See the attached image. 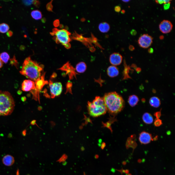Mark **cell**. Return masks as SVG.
I'll return each mask as SVG.
<instances>
[{
  "label": "cell",
  "mask_w": 175,
  "mask_h": 175,
  "mask_svg": "<svg viewBox=\"0 0 175 175\" xmlns=\"http://www.w3.org/2000/svg\"><path fill=\"white\" fill-rule=\"evenodd\" d=\"M43 67L30 57L24 60L20 73L32 81H36L40 78Z\"/></svg>",
  "instance_id": "obj_1"
},
{
  "label": "cell",
  "mask_w": 175,
  "mask_h": 175,
  "mask_svg": "<svg viewBox=\"0 0 175 175\" xmlns=\"http://www.w3.org/2000/svg\"><path fill=\"white\" fill-rule=\"evenodd\" d=\"M103 98L107 111L112 114H117L121 111L124 105L122 97L116 92L105 94Z\"/></svg>",
  "instance_id": "obj_2"
},
{
  "label": "cell",
  "mask_w": 175,
  "mask_h": 175,
  "mask_svg": "<svg viewBox=\"0 0 175 175\" xmlns=\"http://www.w3.org/2000/svg\"><path fill=\"white\" fill-rule=\"evenodd\" d=\"M15 106L13 98L8 92L0 91V116L10 114Z\"/></svg>",
  "instance_id": "obj_3"
},
{
  "label": "cell",
  "mask_w": 175,
  "mask_h": 175,
  "mask_svg": "<svg viewBox=\"0 0 175 175\" xmlns=\"http://www.w3.org/2000/svg\"><path fill=\"white\" fill-rule=\"evenodd\" d=\"M87 108L89 114L94 117L104 115L107 111L103 98L98 96L92 102H88Z\"/></svg>",
  "instance_id": "obj_4"
},
{
  "label": "cell",
  "mask_w": 175,
  "mask_h": 175,
  "mask_svg": "<svg viewBox=\"0 0 175 175\" xmlns=\"http://www.w3.org/2000/svg\"><path fill=\"white\" fill-rule=\"evenodd\" d=\"M52 35H55L56 36L54 39L57 43H60L64 46L66 45L70 41L69 35L70 33L65 29L59 30L56 28L53 29Z\"/></svg>",
  "instance_id": "obj_5"
},
{
  "label": "cell",
  "mask_w": 175,
  "mask_h": 175,
  "mask_svg": "<svg viewBox=\"0 0 175 175\" xmlns=\"http://www.w3.org/2000/svg\"><path fill=\"white\" fill-rule=\"evenodd\" d=\"M153 38L147 34H144L139 38L138 43L141 47L144 48L150 46L153 42Z\"/></svg>",
  "instance_id": "obj_6"
},
{
  "label": "cell",
  "mask_w": 175,
  "mask_h": 175,
  "mask_svg": "<svg viewBox=\"0 0 175 175\" xmlns=\"http://www.w3.org/2000/svg\"><path fill=\"white\" fill-rule=\"evenodd\" d=\"M49 86L51 97L52 98L60 95L62 91V85L60 82L53 83L50 81Z\"/></svg>",
  "instance_id": "obj_7"
},
{
  "label": "cell",
  "mask_w": 175,
  "mask_h": 175,
  "mask_svg": "<svg viewBox=\"0 0 175 175\" xmlns=\"http://www.w3.org/2000/svg\"><path fill=\"white\" fill-rule=\"evenodd\" d=\"M173 27V25L170 21L165 20L161 22L159 25L160 30L164 34H167L170 32Z\"/></svg>",
  "instance_id": "obj_8"
},
{
  "label": "cell",
  "mask_w": 175,
  "mask_h": 175,
  "mask_svg": "<svg viewBox=\"0 0 175 175\" xmlns=\"http://www.w3.org/2000/svg\"><path fill=\"white\" fill-rule=\"evenodd\" d=\"M22 90L24 91H32L34 90H36L35 82L30 80H25L22 84Z\"/></svg>",
  "instance_id": "obj_9"
},
{
  "label": "cell",
  "mask_w": 175,
  "mask_h": 175,
  "mask_svg": "<svg viewBox=\"0 0 175 175\" xmlns=\"http://www.w3.org/2000/svg\"><path fill=\"white\" fill-rule=\"evenodd\" d=\"M122 56L118 53H114L111 54L109 57L110 63L113 66L118 65L121 64L122 60Z\"/></svg>",
  "instance_id": "obj_10"
},
{
  "label": "cell",
  "mask_w": 175,
  "mask_h": 175,
  "mask_svg": "<svg viewBox=\"0 0 175 175\" xmlns=\"http://www.w3.org/2000/svg\"><path fill=\"white\" fill-rule=\"evenodd\" d=\"M152 139L151 134L148 132L144 131L141 132L140 134L139 140L142 144H148Z\"/></svg>",
  "instance_id": "obj_11"
},
{
  "label": "cell",
  "mask_w": 175,
  "mask_h": 175,
  "mask_svg": "<svg viewBox=\"0 0 175 175\" xmlns=\"http://www.w3.org/2000/svg\"><path fill=\"white\" fill-rule=\"evenodd\" d=\"M3 163L7 166H10L14 163L15 159L12 156L10 155H7L3 157L2 159Z\"/></svg>",
  "instance_id": "obj_12"
},
{
  "label": "cell",
  "mask_w": 175,
  "mask_h": 175,
  "mask_svg": "<svg viewBox=\"0 0 175 175\" xmlns=\"http://www.w3.org/2000/svg\"><path fill=\"white\" fill-rule=\"evenodd\" d=\"M107 73L109 76L111 77H114L118 75L119 71L117 67L113 65L108 67L107 70Z\"/></svg>",
  "instance_id": "obj_13"
},
{
  "label": "cell",
  "mask_w": 175,
  "mask_h": 175,
  "mask_svg": "<svg viewBox=\"0 0 175 175\" xmlns=\"http://www.w3.org/2000/svg\"><path fill=\"white\" fill-rule=\"evenodd\" d=\"M139 101L138 97L136 95H132L129 96L128 102L129 105L131 107L136 105Z\"/></svg>",
  "instance_id": "obj_14"
},
{
  "label": "cell",
  "mask_w": 175,
  "mask_h": 175,
  "mask_svg": "<svg viewBox=\"0 0 175 175\" xmlns=\"http://www.w3.org/2000/svg\"><path fill=\"white\" fill-rule=\"evenodd\" d=\"M142 119L144 122L147 124H150L153 121L152 116L148 113H145L143 114Z\"/></svg>",
  "instance_id": "obj_15"
},
{
  "label": "cell",
  "mask_w": 175,
  "mask_h": 175,
  "mask_svg": "<svg viewBox=\"0 0 175 175\" xmlns=\"http://www.w3.org/2000/svg\"><path fill=\"white\" fill-rule=\"evenodd\" d=\"M149 104L152 106L155 107H159L160 104V101L159 99L156 96L151 97L149 101Z\"/></svg>",
  "instance_id": "obj_16"
},
{
  "label": "cell",
  "mask_w": 175,
  "mask_h": 175,
  "mask_svg": "<svg viewBox=\"0 0 175 175\" xmlns=\"http://www.w3.org/2000/svg\"><path fill=\"white\" fill-rule=\"evenodd\" d=\"M98 28L100 31L102 33H106L110 29V26L109 24L106 22H103L100 23Z\"/></svg>",
  "instance_id": "obj_17"
},
{
  "label": "cell",
  "mask_w": 175,
  "mask_h": 175,
  "mask_svg": "<svg viewBox=\"0 0 175 175\" xmlns=\"http://www.w3.org/2000/svg\"><path fill=\"white\" fill-rule=\"evenodd\" d=\"M76 70L79 73H82L84 72L87 68V66L84 62H80L78 63L76 65Z\"/></svg>",
  "instance_id": "obj_18"
},
{
  "label": "cell",
  "mask_w": 175,
  "mask_h": 175,
  "mask_svg": "<svg viewBox=\"0 0 175 175\" xmlns=\"http://www.w3.org/2000/svg\"><path fill=\"white\" fill-rule=\"evenodd\" d=\"M31 16L34 19L38 20L41 19L42 17L41 12L38 10H34L31 13Z\"/></svg>",
  "instance_id": "obj_19"
},
{
  "label": "cell",
  "mask_w": 175,
  "mask_h": 175,
  "mask_svg": "<svg viewBox=\"0 0 175 175\" xmlns=\"http://www.w3.org/2000/svg\"><path fill=\"white\" fill-rule=\"evenodd\" d=\"M9 58V56L7 52H3L0 54V59L5 63H7Z\"/></svg>",
  "instance_id": "obj_20"
},
{
  "label": "cell",
  "mask_w": 175,
  "mask_h": 175,
  "mask_svg": "<svg viewBox=\"0 0 175 175\" xmlns=\"http://www.w3.org/2000/svg\"><path fill=\"white\" fill-rule=\"evenodd\" d=\"M9 27L7 24L3 23L0 24V32L5 33L7 32L9 29Z\"/></svg>",
  "instance_id": "obj_21"
},
{
  "label": "cell",
  "mask_w": 175,
  "mask_h": 175,
  "mask_svg": "<svg viewBox=\"0 0 175 175\" xmlns=\"http://www.w3.org/2000/svg\"><path fill=\"white\" fill-rule=\"evenodd\" d=\"M162 121L159 119H157L155 120L154 124L156 126H158L161 124Z\"/></svg>",
  "instance_id": "obj_22"
},
{
  "label": "cell",
  "mask_w": 175,
  "mask_h": 175,
  "mask_svg": "<svg viewBox=\"0 0 175 175\" xmlns=\"http://www.w3.org/2000/svg\"><path fill=\"white\" fill-rule=\"evenodd\" d=\"M33 1L34 0H23V2L25 5L28 6L33 3Z\"/></svg>",
  "instance_id": "obj_23"
},
{
  "label": "cell",
  "mask_w": 175,
  "mask_h": 175,
  "mask_svg": "<svg viewBox=\"0 0 175 175\" xmlns=\"http://www.w3.org/2000/svg\"><path fill=\"white\" fill-rule=\"evenodd\" d=\"M67 156L65 154H63L58 160L60 162L65 161L67 158Z\"/></svg>",
  "instance_id": "obj_24"
},
{
  "label": "cell",
  "mask_w": 175,
  "mask_h": 175,
  "mask_svg": "<svg viewBox=\"0 0 175 175\" xmlns=\"http://www.w3.org/2000/svg\"><path fill=\"white\" fill-rule=\"evenodd\" d=\"M46 8L49 11H52V2H50L47 4Z\"/></svg>",
  "instance_id": "obj_25"
},
{
  "label": "cell",
  "mask_w": 175,
  "mask_h": 175,
  "mask_svg": "<svg viewBox=\"0 0 175 175\" xmlns=\"http://www.w3.org/2000/svg\"><path fill=\"white\" fill-rule=\"evenodd\" d=\"M171 3L164 4V9L165 10H167L170 7Z\"/></svg>",
  "instance_id": "obj_26"
},
{
  "label": "cell",
  "mask_w": 175,
  "mask_h": 175,
  "mask_svg": "<svg viewBox=\"0 0 175 175\" xmlns=\"http://www.w3.org/2000/svg\"><path fill=\"white\" fill-rule=\"evenodd\" d=\"M59 24V21L58 20H55L53 22V25L55 27H58Z\"/></svg>",
  "instance_id": "obj_27"
},
{
  "label": "cell",
  "mask_w": 175,
  "mask_h": 175,
  "mask_svg": "<svg viewBox=\"0 0 175 175\" xmlns=\"http://www.w3.org/2000/svg\"><path fill=\"white\" fill-rule=\"evenodd\" d=\"M115 11L117 12H120L121 10V8L120 7L118 6H117L115 7L114 8Z\"/></svg>",
  "instance_id": "obj_28"
},
{
  "label": "cell",
  "mask_w": 175,
  "mask_h": 175,
  "mask_svg": "<svg viewBox=\"0 0 175 175\" xmlns=\"http://www.w3.org/2000/svg\"><path fill=\"white\" fill-rule=\"evenodd\" d=\"M33 3L35 6L38 7L39 6L40 4L38 0H34Z\"/></svg>",
  "instance_id": "obj_29"
},
{
  "label": "cell",
  "mask_w": 175,
  "mask_h": 175,
  "mask_svg": "<svg viewBox=\"0 0 175 175\" xmlns=\"http://www.w3.org/2000/svg\"><path fill=\"white\" fill-rule=\"evenodd\" d=\"M131 34L132 35H136L137 34L136 31L134 29H132L130 32Z\"/></svg>",
  "instance_id": "obj_30"
},
{
  "label": "cell",
  "mask_w": 175,
  "mask_h": 175,
  "mask_svg": "<svg viewBox=\"0 0 175 175\" xmlns=\"http://www.w3.org/2000/svg\"><path fill=\"white\" fill-rule=\"evenodd\" d=\"M155 115L157 119H159L161 115V113L160 112H157L155 113Z\"/></svg>",
  "instance_id": "obj_31"
},
{
  "label": "cell",
  "mask_w": 175,
  "mask_h": 175,
  "mask_svg": "<svg viewBox=\"0 0 175 175\" xmlns=\"http://www.w3.org/2000/svg\"><path fill=\"white\" fill-rule=\"evenodd\" d=\"M155 2L157 3L160 4H162L164 3V0H156Z\"/></svg>",
  "instance_id": "obj_32"
},
{
  "label": "cell",
  "mask_w": 175,
  "mask_h": 175,
  "mask_svg": "<svg viewBox=\"0 0 175 175\" xmlns=\"http://www.w3.org/2000/svg\"><path fill=\"white\" fill-rule=\"evenodd\" d=\"M13 34V32L12 31H8L7 33V35L8 37H10Z\"/></svg>",
  "instance_id": "obj_33"
},
{
  "label": "cell",
  "mask_w": 175,
  "mask_h": 175,
  "mask_svg": "<svg viewBox=\"0 0 175 175\" xmlns=\"http://www.w3.org/2000/svg\"><path fill=\"white\" fill-rule=\"evenodd\" d=\"M129 49L130 51H133L134 50L135 48L133 45H130L129 46Z\"/></svg>",
  "instance_id": "obj_34"
},
{
  "label": "cell",
  "mask_w": 175,
  "mask_h": 175,
  "mask_svg": "<svg viewBox=\"0 0 175 175\" xmlns=\"http://www.w3.org/2000/svg\"><path fill=\"white\" fill-rule=\"evenodd\" d=\"M154 51L153 49L151 48H149L148 50V52L150 53H152Z\"/></svg>",
  "instance_id": "obj_35"
},
{
  "label": "cell",
  "mask_w": 175,
  "mask_h": 175,
  "mask_svg": "<svg viewBox=\"0 0 175 175\" xmlns=\"http://www.w3.org/2000/svg\"><path fill=\"white\" fill-rule=\"evenodd\" d=\"M67 49L69 48L70 47V44L69 43L64 46Z\"/></svg>",
  "instance_id": "obj_36"
},
{
  "label": "cell",
  "mask_w": 175,
  "mask_h": 175,
  "mask_svg": "<svg viewBox=\"0 0 175 175\" xmlns=\"http://www.w3.org/2000/svg\"><path fill=\"white\" fill-rule=\"evenodd\" d=\"M3 65V62L0 59V68H1Z\"/></svg>",
  "instance_id": "obj_37"
},
{
  "label": "cell",
  "mask_w": 175,
  "mask_h": 175,
  "mask_svg": "<svg viewBox=\"0 0 175 175\" xmlns=\"http://www.w3.org/2000/svg\"><path fill=\"white\" fill-rule=\"evenodd\" d=\"M21 99L23 101H24L26 100V98L25 97H22L21 98Z\"/></svg>",
  "instance_id": "obj_38"
},
{
  "label": "cell",
  "mask_w": 175,
  "mask_h": 175,
  "mask_svg": "<svg viewBox=\"0 0 175 175\" xmlns=\"http://www.w3.org/2000/svg\"><path fill=\"white\" fill-rule=\"evenodd\" d=\"M136 70L137 72H140L141 70L140 68H138L136 69Z\"/></svg>",
  "instance_id": "obj_39"
},
{
  "label": "cell",
  "mask_w": 175,
  "mask_h": 175,
  "mask_svg": "<svg viewBox=\"0 0 175 175\" xmlns=\"http://www.w3.org/2000/svg\"><path fill=\"white\" fill-rule=\"evenodd\" d=\"M160 39H162L164 38V36L163 35H161L159 37Z\"/></svg>",
  "instance_id": "obj_40"
},
{
  "label": "cell",
  "mask_w": 175,
  "mask_h": 175,
  "mask_svg": "<svg viewBox=\"0 0 175 175\" xmlns=\"http://www.w3.org/2000/svg\"><path fill=\"white\" fill-rule=\"evenodd\" d=\"M26 132H25V131H23V132H22L23 135H25L26 134Z\"/></svg>",
  "instance_id": "obj_41"
},
{
  "label": "cell",
  "mask_w": 175,
  "mask_h": 175,
  "mask_svg": "<svg viewBox=\"0 0 175 175\" xmlns=\"http://www.w3.org/2000/svg\"><path fill=\"white\" fill-rule=\"evenodd\" d=\"M121 12L122 14H124L125 13V11L124 10H122L121 11Z\"/></svg>",
  "instance_id": "obj_42"
},
{
  "label": "cell",
  "mask_w": 175,
  "mask_h": 175,
  "mask_svg": "<svg viewBox=\"0 0 175 175\" xmlns=\"http://www.w3.org/2000/svg\"><path fill=\"white\" fill-rule=\"evenodd\" d=\"M122 1L125 2H127L129 1L130 0H123Z\"/></svg>",
  "instance_id": "obj_43"
}]
</instances>
